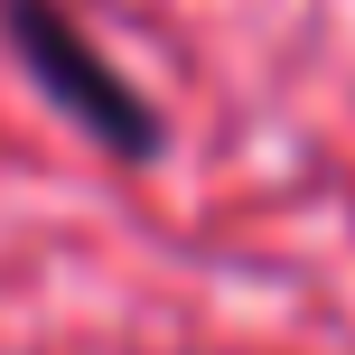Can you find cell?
<instances>
[{
    "mask_svg": "<svg viewBox=\"0 0 355 355\" xmlns=\"http://www.w3.org/2000/svg\"><path fill=\"white\" fill-rule=\"evenodd\" d=\"M0 28H10V56L28 66V85L47 94L85 141L122 150V159H159L168 131H159V112H150V94L131 85L56 0H0Z\"/></svg>",
    "mask_w": 355,
    "mask_h": 355,
    "instance_id": "6da1fadb",
    "label": "cell"
}]
</instances>
